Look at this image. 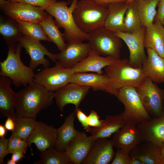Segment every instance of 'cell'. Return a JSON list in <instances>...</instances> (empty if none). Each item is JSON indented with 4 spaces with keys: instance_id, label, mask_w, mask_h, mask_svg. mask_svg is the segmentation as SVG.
Here are the masks:
<instances>
[{
    "instance_id": "46",
    "label": "cell",
    "mask_w": 164,
    "mask_h": 164,
    "mask_svg": "<svg viewBox=\"0 0 164 164\" xmlns=\"http://www.w3.org/2000/svg\"><path fill=\"white\" fill-rule=\"evenodd\" d=\"M159 145L160 150V156L161 164H164V142Z\"/></svg>"
},
{
    "instance_id": "38",
    "label": "cell",
    "mask_w": 164,
    "mask_h": 164,
    "mask_svg": "<svg viewBox=\"0 0 164 164\" xmlns=\"http://www.w3.org/2000/svg\"><path fill=\"white\" fill-rule=\"evenodd\" d=\"M10 2L24 3L41 7L45 9L52 4L57 1L56 0H8Z\"/></svg>"
},
{
    "instance_id": "6",
    "label": "cell",
    "mask_w": 164,
    "mask_h": 164,
    "mask_svg": "<svg viewBox=\"0 0 164 164\" xmlns=\"http://www.w3.org/2000/svg\"><path fill=\"white\" fill-rule=\"evenodd\" d=\"M104 69L105 74L119 89L126 86L137 87L142 84L146 77L142 67H132L127 59H118L113 64Z\"/></svg>"
},
{
    "instance_id": "39",
    "label": "cell",
    "mask_w": 164,
    "mask_h": 164,
    "mask_svg": "<svg viewBox=\"0 0 164 164\" xmlns=\"http://www.w3.org/2000/svg\"><path fill=\"white\" fill-rule=\"evenodd\" d=\"M87 121L89 125L92 127H98L102 124L103 120H100V118L97 112L91 110L87 116Z\"/></svg>"
},
{
    "instance_id": "2",
    "label": "cell",
    "mask_w": 164,
    "mask_h": 164,
    "mask_svg": "<svg viewBox=\"0 0 164 164\" xmlns=\"http://www.w3.org/2000/svg\"><path fill=\"white\" fill-rule=\"evenodd\" d=\"M79 0L56 1L45 9L55 18L59 28L64 29L65 40L68 42L83 43L88 40V35L81 31L76 25L73 15Z\"/></svg>"
},
{
    "instance_id": "7",
    "label": "cell",
    "mask_w": 164,
    "mask_h": 164,
    "mask_svg": "<svg viewBox=\"0 0 164 164\" xmlns=\"http://www.w3.org/2000/svg\"><path fill=\"white\" fill-rule=\"evenodd\" d=\"M0 8L5 15L16 21L39 24L49 15L41 7L8 0H0Z\"/></svg>"
},
{
    "instance_id": "51",
    "label": "cell",
    "mask_w": 164,
    "mask_h": 164,
    "mask_svg": "<svg viewBox=\"0 0 164 164\" xmlns=\"http://www.w3.org/2000/svg\"></svg>"
},
{
    "instance_id": "30",
    "label": "cell",
    "mask_w": 164,
    "mask_h": 164,
    "mask_svg": "<svg viewBox=\"0 0 164 164\" xmlns=\"http://www.w3.org/2000/svg\"><path fill=\"white\" fill-rule=\"evenodd\" d=\"M44 32L51 42L55 44L58 49L61 51L66 47L63 33L59 29V27L53 19V16L49 14L47 18L39 23Z\"/></svg>"
},
{
    "instance_id": "32",
    "label": "cell",
    "mask_w": 164,
    "mask_h": 164,
    "mask_svg": "<svg viewBox=\"0 0 164 164\" xmlns=\"http://www.w3.org/2000/svg\"><path fill=\"white\" fill-rule=\"evenodd\" d=\"M40 160L35 164H72V162L65 152L58 151L54 148L41 152Z\"/></svg>"
},
{
    "instance_id": "41",
    "label": "cell",
    "mask_w": 164,
    "mask_h": 164,
    "mask_svg": "<svg viewBox=\"0 0 164 164\" xmlns=\"http://www.w3.org/2000/svg\"><path fill=\"white\" fill-rule=\"evenodd\" d=\"M9 139L4 137L1 138L0 139V164H4L5 157L9 154L8 150Z\"/></svg>"
},
{
    "instance_id": "42",
    "label": "cell",
    "mask_w": 164,
    "mask_h": 164,
    "mask_svg": "<svg viewBox=\"0 0 164 164\" xmlns=\"http://www.w3.org/2000/svg\"><path fill=\"white\" fill-rule=\"evenodd\" d=\"M157 14L154 19V22H159L164 25V0H159Z\"/></svg>"
},
{
    "instance_id": "37",
    "label": "cell",
    "mask_w": 164,
    "mask_h": 164,
    "mask_svg": "<svg viewBox=\"0 0 164 164\" xmlns=\"http://www.w3.org/2000/svg\"><path fill=\"white\" fill-rule=\"evenodd\" d=\"M131 156L129 153L117 149L111 164H130Z\"/></svg>"
},
{
    "instance_id": "25",
    "label": "cell",
    "mask_w": 164,
    "mask_h": 164,
    "mask_svg": "<svg viewBox=\"0 0 164 164\" xmlns=\"http://www.w3.org/2000/svg\"><path fill=\"white\" fill-rule=\"evenodd\" d=\"M128 7L125 2L111 4L107 6V14L104 27L113 32H125L124 19Z\"/></svg>"
},
{
    "instance_id": "36",
    "label": "cell",
    "mask_w": 164,
    "mask_h": 164,
    "mask_svg": "<svg viewBox=\"0 0 164 164\" xmlns=\"http://www.w3.org/2000/svg\"><path fill=\"white\" fill-rule=\"evenodd\" d=\"M28 144L27 140L11 135L9 138L8 150L9 154L14 152L21 150L26 152Z\"/></svg>"
},
{
    "instance_id": "48",
    "label": "cell",
    "mask_w": 164,
    "mask_h": 164,
    "mask_svg": "<svg viewBox=\"0 0 164 164\" xmlns=\"http://www.w3.org/2000/svg\"><path fill=\"white\" fill-rule=\"evenodd\" d=\"M130 164H144L139 160L131 157L130 160Z\"/></svg>"
},
{
    "instance_id": "1",
    "label": "cell",
    "mask_w": 164,
    "mask_h": 164,
    "mask_svg": "<svg viewBox=\"0 0 164 164\" xmlns=\"http://www.w3.org/2000/svg\"><path fill=\"white\" fill-rule=\"evenodd\" d=\"M16 118L36 119L42 110L51 106L54 92L33 81L17 93Z\"/></svg>"
},
{
    "instance_id": "8",
    "label": "cell",
    "mask_w": 164,
    "mask_h": 164,
    "mask_svg": "<svg viewBox=\"0 0 164 164\" xmlns=\"http://www.w3.org/2000/svg\"><path fill=\"white\" fill-rule=\"evenodd\" d=\"M88 35V43L92 50L100 55L120 59L122 40L114 32L103 27Z\"/></svg>"
},
{
    "instance_id": "26",
    "label": "cell",
    "mask_w": 164,
    "mask_h": 164,
    "mask_svg": "<svg viewBox=\"0 0 164 164\" xmlns=\"http://www.w3.org/2000/svg\"><path fill=\"white\" fill-rule=\"evenodd\" d=\"M129 154L144 164H161L159 145L151 142L144 141L139 143Z\"/></svg>"
},
{
    "instance_id": "20",
    "label": "cell",
    "mask_w": 164,
    "mask_h": 164,
    "mask_svg": "<svg viewBox=\"0 0 164 164\" xmlns=\"http://www.w3.org/2000/svg\"><path fill=\"white\" fill-rule=\"evenodd\" d=\"M12 80L6 77H0V112L1 115L16 118L17 93L11 87Z\"/></svg>"
},
{
    "instance_id": "4",
    "label": "cell",
    "mask_w": 164,
    "mask_h": 164,
    "mask_svg": "<svg viewBox=\"0 0 164 164\" xmlns=\"http://www.w3.org/2000/svg\"><path fill=\"white\" fill-rule=\"evenodd\" d=\"M22 47L19 43L15 47H9L6 59L0 62V76L7 77L16 87L26 86L34 81L35 74L30 66L24 64L20 54Z\"/></svg>"
},
{
    "instance_id": "31",
    "label": "cell",
    "mask_w": 164,
    "mask_h": 164,
    "mask_svg": "<svg viewBox=\"0 0 164 164\" xmlns=\"http://www.w3.org/2000/svg\"><path fill=\"white\" fill-rule=\"evenodd\" d=\"M159 0H135L142 23L146 27L153 23L157 14L156 9Z\"/></svg>"
},
{
    "instance_id": "43",
    "label": "cell",
    "mask_w": 164,
    "mask_h": 164,
    "mask_svg": "<svg viewBox=\"0 0 164 164\" xmlns=\"http://www.w3.org/2000/svg\"><path fill=\"white\" fill-rule=\"evenodd\" d=\"M26 153L24 151L17 150L14 152L11 156V159L16 163L20 161L22 158H25Z\"/></svg>"
},
{
    "instance_id": "24",
    "label": "cell",
    "mask_w": 164,
    "mask_h": 164,
    "mask_svg": "<svg viewBox=\"0 0 164 164\" xmlns=\"http://www.w3.org/2000/svg\"><path fill=\"white\" fill-rule=\"evenodd\" d=\"M145 47L154 50L164 58V25L155 22L146 27L144 36Z\"/></svg>"
},
{
    "instance_id": "23",
    "label": "cell",
    "mask_w": 164,
    "mask_h": 164,
    "mask_svg": "<svg viewBox=\"0 0 164 164\" xmlns=\"http://www.w3.org/2000/svg\"><path fill=\"white\" fill-rule=\"evenodd\" d=\"M147 51L148 56L142 65L145 74L153 82H164V58L151 49L147 48Z\"/></svg>"
},
{
    "instance_id": "29",
    "label": "cell",
    "mask_w": 164,
    "mask_h": 164,
    "mask_svg": "<svg viewBox=\"0 0 164 164\" xmlns=\"http://www.w3.org/2000/svg\"><path fill=\"white\" fill-rule=\"evenodd\" d=\"M0 33L9 47H15L23 35L17 22L9 17L0 16Z\"/></svg>"
},
{
    "instance_id": "3",
    "label": "cell",
    "mask_w": 164,
    "mask_h": 164,
    "mask_svg": "<svg viewBox=\"0 0 164 164\" xmlns=\"http://www.w3.org/2000/svg\"><path fill=\"white\" fill-rule=\"evenodd\" d=\"M107 7L93 0H79L73 15L79 29L88 34L104 27Z\"/></svg>"
},
{
    "instance_id": "12",
    "label": "cell",
    "mask_w": 164,
    "mask_h": 164,
    "mask_svg": "<svg viewBox=\"0 0 164 164\" xmlns=\"http://www.w3.org/2000/svg\"><path fill=\"white\" fill-rule=\"evenodd\" d=\"M70 82L90 87L94 91H104L117 97L119 90L113 81L105 74L75 73Z\"/></svg>"
},
{
    "instance_id": "35",
    "label": "cell",
    "mask_w": 164,
    "mask_h": 164,
    "mask_svg": "<svg viewBox=\"0 0 164 164\" xmlns=\"http://www.w3.org/2000/svg\"><path fill=\"white\" fill-rule=\"evenodd\" d=\"M24 35L39 41L50 42L39 24L22 21H16Z\"/></svg>"
},
{
    "instance_id": "15",
    "label": "cell",
    "mask_w": 164,
    "mask_h": 164,
    "mask_svg": "<svg viewBox=\"0 0 164 164\" xmlns=\"http://www.w3.org/2000/svg\"><path fill=\"white\" fill-rule=\"evenodd\" d=\"M111 140L115 148L128 153L144 141L137 125L131 123L125 124L114 134Z\"/></svg>"
},
{
    "instance_id": "11",
    "label": "cell",
    "mask_w": 164,
    "mask_h": 164,
    "mask_svg": "<svg viewBox=\"0 0 164 164\" xmlns=\"http://www.w3.org/2000/svg\"><path fill=\"white\" fill-rule=\"evenodd\" d=\"M146 27L142 26L131 33L117 31L114 34L123 40L127 46L130 52L129 63L135 68L142 67L147 58L144 50V36Z\"/></svg>"
},
{
    "instance_id": "19",
    "label": "cell",
    "mask_w": 164,
    "mask_h": 164,
    "mask_svg": "<svg viewBox=\"0 0 164 164\" xmlns=\"http://www.w3.org/2000/svg\"><path fill=\"white\" fill-rule=\"evenodd\" d=\"M112 140L107 138L97 139L83 164H108L112 162L115 153Z\"/></svg>"
},
{
    "instance_id": "5",
    "label": "cell",
    "mask_w": 164,
    "mask_h": 164,
    "mask_svg": "<svg viewBox=\"0 0 164 164\" xmlns=\"http://www.w3.org/2000/svg\"><path fill=\"white\" fill-rule=\"evenodd\" d=\"M117 97L125 107L124 111L119 115L125 124L131 123L137 125L151 118L135 87L131 86L121 87Z\"/></svg>"
},
{
    "instance_id": "16",
    "label": "cell",
    "mask_w": 164,
    "mask_h": 164,
    "mask_svg": "<svg viewBox=\"0 0 164 164\" xmlns=\"http://www.w3.org/2000/svg\"><path fill=\"white\" fill-rule=\"evenodd\" d=\"M97 138L80 131L69 143L65 152L74 164H80L86 157Z\"/></svg>"
},
{
    "instance_id": "22",
    "label": "cell",
    "mask_w": 164,
    "mask_h": 164,
    "mask_svg": "<svg viewBox=\"0 0 164 164\" xmlns=\"http://www.w3.org/2000/svg\"><path fill=\"white\" fill-rule=\"evenodd\" d=\"M137 126L144 141L159 145L164 142V112Z\"/></svg>"
},
{
    "instance_id": "40",
    "label": "cell",
    "mask_w": 164,
    "mask_h": 164,
    "mask_svg": "<svg viewBox=\"0 0 164 164\" xmlns=\"http://www.w3.org/2000/svg\"><path fill=\"white\" fill-rule=\"evenodd\" d=\"M76 116L87 132H88L91 127L88 125L87 121V116L79 108L75 109Z\"/></svg>"
},
{
    "instance_id": "13",
    "label": "cell",
    "mask_w": 164,
    "mask_h": 164,
    "mask_svg": "<svg viewBox=\"0 0 164 164\" xmlns=\"http://www.w3.org/2000/svg\"><path fill=\"white\" fill-rule=\"evenodd\" d=\"M19 43L30 56L29 66L34 70L41 65L45 68L50 66V63L45 58L46 55L53 62L57 61L55 54L49 51L39 41L23 35L19 39Z\"/></svg>"
},
{
    "instance_id": "50",
    "label": "cell",
    "mask_w": 164,
    "mask_h": 164,
    "mask_svg": "<svg viewBox=\"0 0 164 164\" xmlns=\"http://www.w3.org/2000/svg\"><path fill=\"white\" fill-rule=\"evenodd\" d=\"M135 0H127V2H126V3H128L132 1H135Z\"/></svg>"
},
{
    "instance_id": "17",
    "label": "cell",
    "mask_w": 164,
    "mask_h": 164,
    "mask_svg": "<svg viewBox=\"0 0 164 164\" xmlns=\"http://www.w3.org/2000/svg\"><path fill=\"white\" fill-rule=\"evenodd\" d=\"M91 50L89 43L68 42L63 51L55 55L57 61L63 67L72 68L85 59Z\"/></svg>"
},
{
    "instance_id": "33",
    "label": "cell",
    "mask_w": 164,
    "mask_h": 164,
    "mask_svg": "<svg viewBox=\"0 0 164 164\" xmlns=\"http://www.w3.org/2000/svg\"><path fill=\"white\" fill-rule=\"evenodd\" d=\"M15 127L11 135L27 140L36 126V119L27 117L16 118L14 119Z\"/></svg>"
},
{
    "instance_id": "47",
    "label": "cell",
    "mask_w": 164,
    "mask_h": 164,
    "mask_svg": "<svg viewBox=\"0 0 164 164\" xmlns=\"http://www.w3.org/2000/svg\"><path fill=\"white\" fill-rule=\"evenodd\" d=\"M7 132V129L4 125L1 124L0 125V137H4Z\"/></svg>"
},
{
    "instance_id": "28",
    "label": "cell",
    "mask_w": 164,
    "mask_h": 164,
    "mask_svg": "<svg viewBox=\"0 0 164 164\" xmlns=\"http://www.w3.org/2000/svg\"><path fill=\"white\" fill-rule=\"evenodd\" d=\"M125 123L119 115H108L100 126L91 127L88 132L97 139L107 138L119 130Z\"/></svg>"
},
{
    "instance_id": "27",
    "label": "cell",
    "mask_w": 164,
    "mask_h": 164,
    "mask_svg": "<svg viewBox=\"0 0 164 164\" xmlns=\"http://www.w3.org/2000/svg\"><path fill=\"white\" fill-rule=\"evenodd\" d=\"M76 116L74 111L67 116L63 124L56 129L57 138L54 147L56 149L65 152L69 143L79 133L80 131L76 129L74 127Z\"/></svg>"
},
{
    "instance_id": "9",
    "label": "cell",
    "mask_w": 164,
    "mask_h": 164,
    "mask_svg": "<svg viewBox=\"0 0 164 164\" xmlns=\"http://www.w3.org/2000/svg\"><path fill=\"white\" fill-rule=\"evenodd\" d=\"M53 67H45L35 74L34 81L49 91L55 92L70 82L75 72L72 68L63 67L57 61Z\"/></svg>"
},
{
    "instance_id": "21",
    "label": "cell",
    "mask_w": 164,
    "mask_h": 164,
    "mask_svg": "<svg viewBox=\"0 0 164 164\" xmlns=\"http://www.w3.org/2000/svg\"><path fill=\"white\" fill-rule=\"evenodd\" d=\"M118 59H119L110 56H102L91 49L85 59L72 68L75 73L92 72L102 74L103 68L112 65Z\"/></svg>"
},
{
    "instance_id": "45",
    "label": "cell",
    "mask_w": 164,
    "mask_h": 164,
    "mask_svg": "<svg viewBox=\"0 0 164 164\" xmlns=\"http://www.w3.org/2000/svg\"><path fill=\"white\" fill-rule=\"evenodd\" d=\"M107 7L108 5L116 2H125L127 0H93Z\"/></svg>"
},
{
    "instance_id": "14",
    "label": "cell",
    "mask_w": 164,
    "mask_h": 164,
    "mask_svg": "<svg viewBox=\"0 0 164 164\" xmlns=\"http://www.w3.org/2000/svg\"><path fill=\"white\" fill-rule=\"evenodd\" d=\"M91 88L77 84L69 83L54 92V98L59 110L63 111L65 106L73 104L75 109L79 108Z\"/></svg>"
},
{
    "instance_id": "34",
    "label": "cell",
    "mask_w": 164,
    "mask_h": 164,
    "mask_svg": "<svg viewBox=\"0 0 164 164\" xmlns=\"http://www.w3.org/2000/svg\"><path fill=\"white\" fill-rule=\"evenodd\" d=\"M128 4V7L124 19L125 32L131 33L137 31L143 26L138 15L135 1Z\"/></svg>"
},
{
    "instance_id": "49",
    "label": "cell",
    "mask_w": 164,
    "mask_h": 164,
    "mask_svg": "<svg viewBox=\"0 0 164 164\" xmlns=\"http://www.w3.org/2000/svg\"><path fill=\"white\" fill-rule=\"evenodd\" d=\"M17 163L11 159H9L7 162V164H16Z\"/></svg>"
},
{
    "instance_id": "10",
    "label": "cell",
    "mask_w": 164,
    "mask_h": 164,
    "mask_svg": "<svg viewBox=\"0 0 164 164\" xmlns=\"http://www.w3.org/2000/svg\"><path fill=\"white\" fill-rule=\"evenodd\" d=\"M153 82L150 78L146 77L142 84L135 88L149 114L156 117L163 112L164 91Z\"/></svg>"
},
{
    "instance_id": "18",
    "label": "cell",
    "mask_w": 164,
    "mask_h": 164,
    "mask_svg": "<svg viewBox=\"0 0 164 164\" xmlns=\"http://www.w3.org/2000/svg\"><path fill=\"white\" fill-rule=\"evenodd\" d=\"M56 138V129L53 126L37 121L35 128L27 140L28 147L31 148L34 143L38 151L43 152L54 147Z\"/></svg>"
},
{
    "instance_id": "44",
    "label": "cell",
    "mask_w": 164,
    "mask_h": 164,
    "mask_svg": "<svg viewBox=\"0 0 164 164\" xmlns=\"http://www.w3.org/2000/svg\"><path fill=\"white\" fill-rule=\"evenodd\" d=\"M4 126L7 130L13 131L15 127L14 119L10 117H8L5 122Z\"/></svg>"
}]
</instances>
